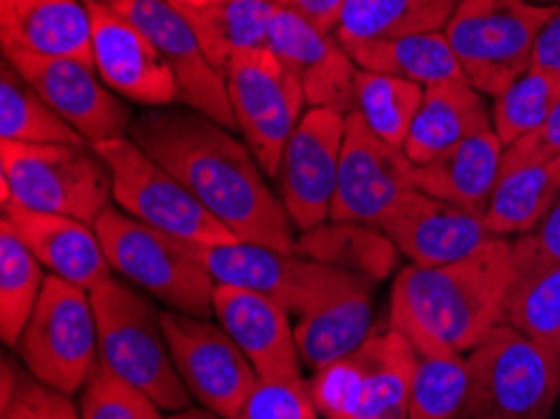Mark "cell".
Returning a JSON list of instances; mask_svg holds the SVG:
<instances>
[{
  "mask_svg": "<svg viewBox=\"0 0 560 419\" xmlns=\"http://www.w3.org/2000/svg\"><path fill=\"white\" fill-rule=\"evenodd\" d=\"M44 269L13 229L0 221V337L5 347H19L25 324L44 292L48 277Z\"/></svg>",
  "mask_w": 560,
  "mask_h": 419,
  "instance_id": "33",
  "label": "cell"
},
{
  "mask_svg": "<svg viewBox=\"0 0 560 419\" xmlns=\"http://www.w3.org/2000/svg\"><path fill=\"white\" fill-rule=\"evenodd\" d=\"M93 149L112 174L114 207L136 221L186 244L219 246L240 242L179 178L151 159L131 136L93 143Z\"/></svg>",
  "mask_w": 560,
  "mask_h": 419,
  "instance_id": "10",
  "label": "cell"
},
{
  "mask_svg": "<svg viewBox=\"0 0 560 419\" xmlns=\"http://www.w3.org/2000/svg\"><path fill=\"white\" fill-rule=\"evenodd\" d=\"M217 284L249 289L284 306L290 314L307 316L360 292H375V281L362 273L307 259L296 252H277L259 244H191Z\"/></svg>",
  "mask_w": 560,
  "mask_h": 419,
  "instance_id": "6",
  "label": "cell"
},
{
  "mask_svg": "<svg viewBox=\"0 0 560 419\" xmlns=\"http://www.w3.org/2000/svg\"><path fill=\"white\" fill-rule=\"evenodd\" d=\"M226 91L236 131L257 159L267 178L279 176L287 143L304 116V91L279 58L265 50H252L226 68Z\"/></svg>",
  "mask_w": 560,
  "mask_h": 419,
  "instance_id": "12",
  "label": "cell"
},
{
  "mask_svg": "<svg viewBox=\"0 0 560 419\" xmlns=\"http://www.w3.org/2000/svg\"><path fill=\"white\" fill-rule=\"evenodd\" d=\"M517 267H542V264H560V191L553 207L542 217L530 234L513 238Z\"/></svg>",
  "mask_w": 560,
  "mask_h": 419,
  "instance_id": "42",
  "label": "cell"
},
{
  "mask_svg": "<svg viewBox=\"0 0 560 419\" xmlns=\"http://www.w3.org/2000/svg\"><path fill=\"white\" fill-rule=\"evenodd\" d=\"M129 136L240 242L294 252L290 213L232 128L179 104L143 110L133 118Z\"/></svg>",
  "mask_w": 560,
  "mask_h": 419,
  "instance_id": "1",
  "label": "cell"
},
{
  "mask_svg": "<svg viewBox=\"0 0 560 419\" xmlns=\"http://www.w3.org/2000/svg\"><path fill=\"white\" fill-rule=\"evenodd\" d=\"M168 419H222V417L209 412V409H203V407H189V409H182V412L168 415Z\"/></svg>",
  "mask_w": 560,
  "mask_h": 419,
  "instance_id": "45",
  "label": "cell"
},
{
  "mask_svg": "<svg viewBox=\"0 0 560 419\" xmlns=\"http://www.w3.org/2000/svg\"><path fill=\"white\" fill-rule=\"evenodd\" d=\"M269 50L300 81L310 108H332L345 116L358 108V63L332 33L314 28L284 3L269 25Z\"/></svg>",
  "mask_w": 560,
  "mask_h": 419,
  "instance_id": "20",
  "label": "cell"
},
{
  "mask_svg": "<svg viewBox=\"0 0 560 419\" xmlns=\"http://www.w3.org/2000/svg\"><path fill=\"white\" fill-rule=\"evenodd\" d=\"M354 96H358V114L364 118L372 133L382 141L402 149L410 133L415 116H418L425 89L397 75L358 71L354 79Z\"/></svg>",
  "mask_w": 560,
  "mask_h": 419,
  "instance_id": "36",
  "label": "cell"
},
{
  "mask_svg": "<svg viewBox=\"0 0 560 419\" xmlns=\"http://www.w3.org/2000/svg\"><path fill=\"white\" fill-rule=\"evenodd\" d=\"M503 153L505 147L490 128V131H482L440 153L428 164H415V189L435 196V199L486 211L500 171H503Z\"/></svg>",
  "mask_w": 560,
  "mask_h": 419,
  "instance_id": "26",
  "label": "cell"
},
{
  "mask_svg": "<svg viewBox=\"0 0 560 419\" xmlns=\"http://www.w3.org/2000/svg\"><path fill=\"white\" fill-rule=\"evenodd\" d=\"M490 128L493 114L475 85L468 81L428 85L402 149L412 164H428L440 153Z\"/></svg>",
  "mask_w": 560,
  "mask_h": 419,
  "instance_id": "25",
  "label": "cell"
},
{
  "mask_svg": "<svg viewBox=\"0 0 560 419\" xmlns=\"http://www.w3.org/2000/svg\"><path fill=\"white\" fill-rule=\"evenodd\" d=\"M93 229L116 277L159 299L172 312L201 319L214 314L217 281L194 256L191 244L141 224L118 207L104 211Z\"/></svg>",
  "mask_w": 560,
  "mask_h": 419,
  "instance_id": "5",
  "label": "cell"
},
{
  "mask_svg": "<svg viewBox=\"0 0 560 419\" xmlns=\"http://www.w3.org/2000/svg\"><path fill=\"white\" fill-rule=\"evenodd\" d=\"M0 203L96 224L114 207V184L91 143H0Z\"/></svg>",
  "mask_w": 560,
  "mask_h": 419,
  "instance_id": "4",
  "label": "cell"
},
{
  "mask_svg": "<svg viewBox=\"0 0 560 419\" xmlns=\"http://www.w3.org/2000/svg\"><path fill=\"white\" fill-rule=\"evenodd\" d=\"M15 352L38 382L71 397L81 392L98 364V327L91 292L48 273Z\"/></svg>",
  "mask_w": 560,
  "mask_h": 419,
  "instance_id": "11",
  "label": "cell"
},
{
  "mask_svg": "<svg viewBox=\"0 0 560 419\" xmlns=\"http://www.w3.org/2000/svg\"><path fill=\"white\" fill-rule=\"evenodd\" d=\"M415 164L405 149L382 141L364 118L352 110L345 118L337 191L329 221H358L377 226L405 191L415 189Z\"/></svg>",
  "mask_w": 560,
  "mask_h": 419,
  "instance_id": "15",
  "label": "cell"
},
{
  "mask_svg": "<svg viewBox=\"0 0 560 419\" xmlns=\"http://www.w3.org/2000/svg\"><path fill=\"white\" fill-rule=\"evenodd\" d=\"M560 191V159L503 171L490 196L486 221L493 236H523L536 229Z\"/></svg>",
  "mask_w": 560,
  "mask_h": 419,
  "instance_id": "32",
  "label": "cell"
},
{
  "mask_svg": "<svg viewBox=\"0 0 560 419\" xmlns=\"http://www.w3.org/2000/svg\"><path fill=\"white\" fill-rule=\"evenodd\" d=\"M533 3H538V0H533Z\"/></svg>",
  "mask_w": 560,
  "mask_h": 419,
  "instance_id": "49",
  "label": "cell"
},
{
  "mask_svg": "<svg viewBox=\"0 0 560 419\" xmlns=\"http://www.w3.org/2000/svg\"><path fill=\"white\" fill-rule=\"evenodd\" d=\"M342 48L352 56V61L362 71L397 75V79L412 81L422 85V89L447 81H468L443 31L389 40L354 43V46Z\"/></svg>",
  "mask_w": 560,
  "mask_h": 419,
  "instance_id": "28",
  "label": "cell"
},
{
  "mask_svg": "<svg viewBox=\"0 0 560 419\" xmlns=\"http://www.w3.org/2000/svg\"><path fill=\"white\" fill-rule=\"evenodd\" d=\"M106 3H114V0H106Z\"/></svg>",
  "mask_w": 560,
  "mask_h": 419,
  "instance_id": "48",
  "label": "cell"
},
{
  "mask_svg": "<svg viewBox=\"0 0 560 419\" xmlns=\"http://www.w3.org/2000/svg\"><path fill=\"white\" fill-rule=\"evenodd\" d=\"M174 364L189 395L222 419H240L259 374L222 324L182 312H161Z\"/></svg>",
  "mask_w": 560,
  "mask_h": 419,
  "instance_id": "13",
  "label": "cell"
},
{
  "mask_svg": "<svg viewBox=\"0 0 560 419\" xmlns=\"http://www.w3.org/2000/svg\"><path fill=\"white\" fill-rule=\"evenodd\" d=\"M389 327L410 341L415 377L407 419H457L468 395V354L420 324L405 306L389 302Z\"/></svg>",
  "mask_w": 560,
  "mask_h": 419,
  "instance_id": "23",
  "label": "cell"
},
{
  "mask_svg": "<svg viewBox=\"0 0 560 419\" xmlns=\"http://www.w3.org/2000/svg\"><path fill=\"white\" fill-rule=\"evenodd\" d=\"M108 5L139 25L154 43L161 58L172 68L182 106L199 110L211 121L236 131L226 79L211 66L197 33L172 0H114Z\"/></svg>",
  "mask_w": 560,
  "mask_h": 419,
  "instance_id": "17",
  "label": "cell"
},
{
  "mask_svg": "<svg viewBox=\"0 0 560 419\" xmlns=\"http://www.w3.org/2000/svg\"><path fill=\"white\" fill-rule=\"evenodd\" d=\"M530 68L560 75V8H556L548 23L542 25L536 46H533Z\"/></svg>",
  "mask_w": 560,
  "mask_h": 419,
  "instance_id": "43",
  "label": "cell"
},
{
  "mask_svg": "<svg viewBox=\"0 0 560 419\" xmlns=\"http://www.w3.org/2000/svg\"><path fill=\"white\" fill-rule=\"evenodd\" d=\"M347 0H290L292 11H296L302 15L304 21H310L314 28L332 33L337 31L339 15H342Z\"/></svg>",
  "mask_w": 560,
  "mask_h": 419,
  "instance_id": "44",
  "label": "cell"
},
{
  "mask_svg": "<svg viewBox=\"0 0 560 419\" xmlns=\"http://www.w3.org/2000/svg\"><path fill=\"white\" fill-rule=\"evenodd\" d=\"M560 101V75L528 68L495 98L493 131L508 149L533 128H538Z\"/></svg>",
  "mask_w": 560,
  "mask_h": 419,
  "instance_id": "37",
  "label": "cell"
},
{
  "mask_svg": "<svg viewBox=\"0 0 560 419\" xmlns=\"http://www.w3.org/2000/svg\"><path fill=\"white\" fill-rule=\"evenodd\" d=\"M3 58L91 147L131 133L136 116L121 96L101 81L93 66L75 58L36 56L23 50H3Z\"/></svg>",
  "mask_w": 560,
  "mask_h": 419,
  "instance_id": "14",
  "label": "cell"
},
{
  "mask_svg": "<svg viewBox=\"0 0 560 419\" xmlns=\"http://www.w3.org/2000/svg\"><path fill=\"white\" fill-rule=\"evenodd\" d=\"M279 5V0H224L201 8H176L197 33L211 66L226 75V68L240 56L269 48V25Z\"/></svg>",
  "mask_w": 560,
  "mask_h": 419,
  "instance_id": "27",
  "label": "cell"
},
{
  "mask_svg": "<svg viewBox=\"0 0 560 419\" xmlns=\"http://www.w3.org/2000/svg\"><path fill=\"white\" fill-rule=\"evenodd\" d=\"M0 419H83L71 395H63L48 384L38 382L25 370L13 399L0 407Z\"/></svg>",
  "mask_w": 560,
  "mask_h": 419,
  "instance_id": "40",
  "label": "cell"
},
{
  "mask_svg": "<svg viewBox=\"0 0 560 419\" xmlns=\"http://www.w3.org/2000/svg\"><path fill=\"white\" fill-rule=\"evenodd\" d=\"M0 136L21 143H89L50 108L3 58L0 71Z\"/></svg>",
  "mask_w": 560,
  "mask_h": 419,
  "instance_id": "35",
  "label": "cell"
},
{
  "mask_svg": "<svg viewBox=\"0 0 560 419\" xmlns=\"http://www.w3.org/2000/svg\"><path fill=\"white\" fill-rule=\"evenodd\" d=\"M214 314L229 337L259 374V380L302 377V357L290 324V312L249 289L217 284Z\"/></svg>",
  "mask_w": 560,
  "mask_h": 419,
  "instance_id": "21",
  "label": "cell"
},
{
  "mask_svg": "<svg viewBox=\"0 0 560 419\" xmlns=\"http://www.w3.org/2000/svg\"><path fill=\"white\" fill-rule=\"evenodd\" d=\"M517 271L513 238L493 236L460 261L405 267L395 279L393 302L457 352L470 354L505 324L508 294Z\"/></svg>",
  "mask_w": 560,
  "mask_h": 419,
  "instance_id": "2",
  "label": "cell"
},
{
  "mask_svg": "<svg viewBox=\"0 0 560 419\" xmlns=\"http://www.w3.org/2000/svg\"><path fill=\"white\" fill-rule=\"evenodd\" d=\"M560 357L511 324L468 354V395L457 419H553Z\"/></svg>",
  "mask_w": 560,
  "mask_h": 419,
  "instance_id": "7",
  "label": "cell"
},
{
  "mask_svg": "<svg viewBox=\"0 0 560 419\" xmlns=\"http://www.w3.org/2000/svg\"><path fill=\"white\" fill-rule=\"evenodd\" d=\"M294 252L329 267L362 273L377 284L397 267L400 252L385 231L358 221H327L296 236Z\"/></svg>",
  "mask_w": 560,
  "mask_h": 419,
  "instance_id": "30",
  "label": "cell"
},
{
  "mask_svg": "<svg viewBox=\"0 0 560 419\" xmlns=\"http://www.w3.org/2000/svg\"><path fill=\"white\" fill-rule=\"evenodd\" d=\"M307 382L296 380H259L257 389L244 405L240 419H317Z\"/></svg>",
  "mask_w": 560,
  "mask_h": 419,
  "instance_id": "39",
  "label": "cell"
},
{
  "mask_svg": "<svg viewBox=\"0 0 560 419\" xmlns=\"http://www.w3.org/2000/svg\"><path fill=\"white\" fill-rule=\"evenodd\" d=\"M0 38L3 50L93 66L91 19L83 0H0Z\"/></svg>",
  "mask_w": 560,
  "mask_h": 419,
  "instance_id": "24",
  "label": "cell"
},
{
  "mask_svg": "<svg viewBox=\"0 0 560 419\" xmlns=\"http://www.w3.org/2000/svg\"><path fill=\"white\" fill-rule=\"evenodd\" d=\"M91 19L93 68L108 89L147 108L179 104L172 68L139 25L106 0H83Z\"/></svg>",
  "mask_w": 560,
  "mask_h": 419,
  "instance_id": "18",
  "label": "cell"
},
{
  "mask_svg": "<svg viewBox=\"0 0 560 419\" xmlns=\"http://www.w3.org/2000/svg\"><path fill=\"white\" fill-rule=\"evenodd\" d=\"M460 0H347L335 38L342 46L445 31Z\"/></svg>",
  "mask_w": 560,
  "mask_h": 419,
  "instance_id": "29",
  "label": "cell"
},
{
  "mask_svg": "<svg viewBox=\"0 0 560 419\" xmlns=\"http://www.w3.org/2000/svg\"><path fill=\"white\" fill-rule=\"evenodd\" d=\"M279 3H284V5H287V3H290V0H279Z\"/></svg>",
  "mask_w": 560,
  "mask_h": 419,
  "instance_id": "47",
  "label": "cell"
},
{
  "mask_svg": "<svg viewBox=\"0 0 560 419\" xmlns=\"http://www.w3.org/2000/svg\"><path fill=\"white\" fill-rule=\"evenodd\" d=\"M380 229L415 267L460 261L493 238L486 211L435 199L420 189L405 191Z\"/></svg>",
  "mask_w": 560,
  "mask_h": 419,
  "instance_id": "19",
  "label": "cell"
},
{
  "mask_svg": "<svg viewBox=\"0 0 560 419\" xmlns=\"http://www.w3.org/2000/svg\"><path fill=\"white\" fill-rule=\"evenodd\" d=\"M3 224L28 246L44 267L71 284L93 292L114 277L104 244L86 221L63 213H40L19 203H0Z\"/></svg>",
  "mask_w": 560,
  "mask_h": 419,
  "instance_id": "22",
  "label": "cell"
},
{
  "mask_svg": "<svg viewBox=\"0 0 560 419\" xmlns=\"http://www.w3.org/2000/svg\"><path fill=\"white\" fill-rule=\"evenodd\" d=\"M345 118L332 108L304 110L284 149L277 176L279 199L300 231L329 221L345 143Z\"/></svg>",
  "mask_w": 560,
  "mask_h": 419,
  "instance_id": "16",
  "label": "cell"
},
{
  "mask_svg": "<svg viewBox=\"0 0 560 419\" xmlns=\"http://www.w3.org/2000/svg\"><path fill=\"white\" fill-rule=\"evenodd\" d=\"M505 324L560 357V264L517 271L508 294Z\"/></svg>",
  "mask_w": 560,
  "mask_h": 419,
  "instance_id": "34",
  "label": "cell"
},
{
  "mask_svg": "<svg viewBox=\"0 0 560 419\" xmlns=\"http://www.w3.org/2000/svg\"><path fill=\"white\" fill-rule=\"evenodd\" d=\"M174 5H184V8H201V5H214V3H224V0H172Z\"/></svg>",
  "mask_w": 560,
  "mask_h": 419,
  "instance_id": "46",
  "label": "cell"
},
{
  "mask_svg": "<svg viewBox=\"0 0 560 419\" xmlns=\"http://www.w3.org/2000/svg\"><path fill=\"white\" fill-rule=\"evenodd\" d=\"M372 331H375L372 292H360L339 299L325 310L300 316L294 339L302 362L312 372H322L360 349L372 337Z\"/></svg>",
  "mask_w": 560,
  "mask_h": 419,
  "instance_id": "31",
  "label": "cell"
},
{
  "mask_svg": "<svg viewBox=\"0 0 560 419\" xmlns=\"http://www.w3.org/2000/svg\"><path fill=\"white\" fill-rule=\"evenodd\" d=\"M415 352L400 331H372L360 349L307 382L325 419H407L415 377Z\"/></svg>",
  "mask_w": 560,
  "mask_h": 419,
  "instance_id": "9",
  "label": "cell"
},
{
  "mask_svg": "<svg viewBox=\"0 0 560 419\" xmlns=\"http://www.w3.org/2000/svg\"><path fill=\"white\" fill-rule=\"evenodd\" d=\"M79 407L83 419H168L147 392L118 377L101 359L81 389Z\"/></svg>",
  "mask_w": 560,
  "mask_h": 419,
  "instance_id": "38",
  "label": "cell"
},
{
  "mask_svg": "<svg viewBox=\"0 0 560 419\" xmlns=\"http://www.w3.org/2000/svg\"><path fill=\"white\" fill-rule=\"evenodd\" d=\"M553 159H560V101L546 116V121L505 149L503 171H513L517 166L528 164H542V161ZM503 171H500V174H503Z\"/></svg>",
  "mask_w": 560,
  "mask_h": 419,
  "instance_id": "41",
  "label": "cell"
},
{
  "mask_svg": "<svg viewBox=\"0 0 560 419\" xmlns=\"http://www.w3.org/2000/svg\"><path fill=\"white\" fill-rule=\"evenodd\" d=\"M553 11L533 0H460L443 33L468 83L498 98L530 68L533 46Z\"/></svg>",
  "mask_w": 560,
  "mask_h": 419,
  "instance_id": "8",
  "label": "cell"
},
{
  "mask_svg": "<svg viewBox=\"0 0 560 419\" xmlns=\"http://www.w3.org/2000/svg\"><path fill=\"white\" fill-rule=\"evenodd\" d=\"M91 302L101 362L136 389L147 392L164 412L189 409L191 395L176 370L154 302L121 277L93 289Z\"/></svg>",
  "mask_w": 560,
  "mask_h": 419,
  "instance_id": "3",
  "label": "cell"
}]
</instances>
